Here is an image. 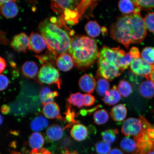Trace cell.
I'll return each instance as SVG.
<instances>
[{
    "label": "cell",
    "instance_id": "1",
    "mask_svg": "<svg viewBox=\"0 0 154 154\" xmlns=\"http://www.w3.org/2000/svg\"><path fill=\"white\" fill-rule=\"evenodd\" d=\"M147 33V28L140 13L119 17L110 29L111 37L127 49L131 44L143 42Z\"/></svg>",
    "mask_w": 154,
    "mask_h": 154
},
{
    "label": "cell",
    "instance_id": "2",
    "mask_svg": "<svg viewBox=\"0 0 154 154\" xmlns=\"http://www.w3.org/2000/svg\"><path fill=\"white\" fill-rule=\"evenodd\" d=\"M69 52L75 66L82 70L91 67L99 55L95 40L85 36H76L72 38Z\"/></svg>",
    "mask_w": 154,
    "mask_h": 154
},
{
    "label": "cell",
    "instance_id": "3",
    "mask_svg": "<svg viewBox=\"0 0 154 154\" xmlns=\"http://www.w3.org/2000/svg\"><path fill=\"white\" fill-rule=\"evenodd\" d=\"M38 30L45 40L48 51L57 57L69 51L71 38L65 30L47 19L40 23Z\"/></svg>",
    "mask_w": 154,
    "mask_h": 154
},
{
    "label": "cell",
    "instance_id": "4",
    "mask_svg": "<svg viewBox=\"0 0 154 154\" xmlns=\"http://www.w3.org/2000/svg\"><path fill=\"white\" fill-rule=\"evenodd\" d=\"M143 127L140 134L134 137L137 149L132 154H147L154 150V126L144 117Z\"/></svg>",
    "mask_w": 154,
    "mask_h": 154
},
{
    "label": "cell",
    "instance_id": "5",
    "mask_svg": "<svg viewBox=\"0 0 154 154\" xmlns=\"http://www.w3.org/2000/svg\"><path fill=\"white\" fill-rule=\"evenodd\" d=\"M35 81L41 85H56L59 89L62 84V80L58 70L51 63L42 65Z\"/></svg>",
    "mask_w": 154,
    "mask_h": 154
},
{
    "label": "cell",
    "instance_id": "6",
    "mask_svg": "<svg viewBox=\"0 0 154 154\" xmlns=\"http://www.w3.org/2000/svg\"><path fill=\"white\" fill-rule=\"evenodd\" d=\"M97 59L98 78H103L108 81H111L120 76L123 72L113 63L99 55Z\"/></svg>",
    "mask_w": 154,
    "mask_h": 154
},
{
    "label": "cell",
    "instance_id": "7",
    "mask_svg": "<svg viewBox=\"0 0 154 154\" xmlns=\"http://www.w3.org/2000/svg\"><path fill=\"white\" fill-rule=\"evenodd\" d=\"M144 116L141 115L138 119L130 118L123 123L121 132L127 137H136L141 132L143 127Z\"/></svg>",
    "mask_w": 154,
    "mask_h": 154
},
{
    "label": "cell",
    "instance_id": "8",
    "mask_svg": "<svg viewBox=\"0 0 154 154\" xmlns=\"http://www.w3.org/2000/svg\"><path fill=\"white\" fill-rule=\"evenodd\" d=\"M130 70L135 75L145 77L149 80V76L153 69V65L146 62L141 58L134 59L130 65Z\"/></svg>",
    "mask_w": 154,
    "mask_h": 154
},
{
    "label": "cell",
    "instance_id": "9",
    "mask_svg": "<svg viewBox=\"0 0 154 154\" xmlns=\"http://www.w3.org/2000/svg\"><path fill=\"white\" fill-rule=\"evenodd\" d=\"M126 53L124 50L120 49V47L111 48L106 46H104L99 55L113 63L121 70L120 60Z\"/></svg>",
    "mask_w": 154,
    "mask_h": 154
},
{
    "label": "cell",
    "instance_id": "10",
    "mask_svg": "<svg viewBox=\"0 0 154 154\" xmlns=\"http://www.w3.org/2000/svg\"><path fill=\"white\" fill-rule=\"evenodd\" d=\"M29 50L36 54H40L47 48L45 39L41 34L32 32L29 36Z\"/></svg>",
    "mask_w": 154,
    "mask_h": 154
},
{
    "label": "cell",
    "instance_id": "11",
    "mask_svg": "<svg viewBox=\"0 0 154 154\" xmlns=\"http://www.w3.org/2000/svg\"><path fill=\"white\" fill-rule=\"evenodd\" d=\"M11 46L18 53H26L29 49V38L26 33L22 32L14 36Z\"/></svg>",
    "mask_w": 154,
    "mask_h": 154
},
{
    "label": "cell",
    "instance_id": "12",
    "mask_svg": "<svg viewBox=\"0 0 154 154\" xmlns=\"http://www.w3.org/2000/svg\"><path fill=\"white\" fill-rule=\"evenodd\" d=\"M35 2L38 0H30ZM81 0H52V8L58 13H61L64 10H74L80 3Z\"/></svg>",
    "mask_w": 154,
    "mask_h": 154
},
{
    "label": "cell",
    "instance_id": "13",
    "mask_svg": "<svg viewBox=\"0 0 154 154\" xmlns=\"http://www.w3.org/2000/svg\"><path fill=\"white\" fill-rule=\"evenodd\" d=\"M79 85L82 91L88 94L93 93L96 86V81L93 75L86 74L80 78Z\"/></svg>",
    "mask_w": 154,
    "mask_h": 154
},
{
    "label": "cell",
    "instance_id": "14",
    "mask_svg": "<svg viewBox=\"0 0 154 154\" xmlns=\"http://www.w3.org/2000/svg\"><path fill=\"white\" fill-rule=\"evenodd\" d=\"M43 105V113L46 118L50 119H55L57 120L62 119L60 107L56 103L51 102Z\"/></svg>",
    "mask_w": 154,
    "mask_h": 154
},
{
    "label": "cell",
    "instance_id": "15",
    "mask_svg": "<svg viewBox=\"0 0 154 154\" xmlns=\"http://www.w3.org/2000/svg\"><path fill=\"white\" fill-rule=\"evenodd\" d=\"M58 68L64 72L70 71L74 66V63L70 55L67 53L61 54L58 57L56 61Z\"/></svg>",
    "mask_w": 154,
    "mask_h": 154
},
{
    "label": "cell",
    "instance_id": "16",
    "mask_svg": "<svg viewBox=\"0 0 154 154\" xmlns=\"http://www.w3.org/2000/svg\"><path fill=\"white\" fill-rule=\"evenodd\" d=\"M118 5L121 12L125 15L139 14L141 9L135 5L131 0H120Z\"/></svg>",
    "mask_w": 154,
    "mask_h": 154
},
{
    "label": "cell",
    "instance_id": "17",
    "mask_svg": "<svg viewBox=\"0 0 154 154\" xmlns=\"http://www.w3.org/2000/svg\"><path fill=\"white\" fill-rule=\"evenodd\" d=\"M19 12V8L16 2L10 1L5 3L1 8L0 13L7 18H12L16 17Z\"/></svg>",
    "mask_w": 154,
    "mask_h": 154
},
{
    "label": "cell",
    "instance_id": "18",
    "mask_svg": "<svg viewBox=\"0 0 154 154\" xmlns=\"http://www.w3.org/2000/svg\"><path fill=\"white\" fill-rule=\"evenodd\" d=\"M121 95L117 89L116 86L114 85L111 89L106 92L103 98V103L109 106L114 105L120 101Z\"/></svg>",
    "mask_w": 154,
    "mask_h": 154
},
{
    "label": "cell",
    "instance_id": "19",
    "mask_svg": "<svg viewBox=\"0 0 154 154\" xmlns=\"http://www.w3.org/2000/svg\"><path fill=\"white\" fill-rule=\"evenodd\" d=\"M22 72L23 75L29 79L36 78L38 74V67L36 63L26 61L22 65Z\"/></svg>",
    "mask_w": 154,
    "mask_h": 154
},
{
    "label": "cell",
    "instance_id": "20",
    "mask_svg": "<svg viewBox=\"0 0 154 154\" xmlns=\"http://www.w3.org/2000/svg\"><path fill=\"white\" fill-rule=\"evenodd\" d=\"M70 134L75 140L81 141L87 137L88 131L87 128L84 125L76 124L73 125L71 130Z\"/></svg>",
    "mask_w": 154,
    "mask_h": 154
},
{
    "label": "cell",
    "instance_id": "21",
    "mask_svg": "<svg viewBox=\"0 0 154 154\" xmlns=\"http://www.w3.org/2000/svg\"><path fill=\"white\" fill-rule=\"evenodd\" d=\"M46 134L49 140L53 141H58L63 137V130L59 125L54 124L48 128Z\"/></svg>",
    "mask_w": 154,
    "mask_h": 154
},
{
    "label": "cell",
    "instance_id": "22",
    "mask_svg": "<svg viewBox=\"0 0 154 154\" xmlns=\"http://www.w3.org/2000/svg\"><path fill=\"white\" fill-rule=\"evenodd\" d=\"M127 115L126 107L123 104H120L114 106L110 112L111 118L117 122L124 121L126 118Z\"/></svg>",
    "mask_w": 154,
    "mask_h": 154
},
{
    "label": "cell",
    "instance_id": "23",
    "mask_svg": "<svg viewBox=\"0 0 154 154\" xmlns=\"http://www.w3.org/2000/svg\"><path fill=\"white\" fill-rule=\"evenodd\" d=\"M140 95L146 98H152L154 96V84L150 80H147L140 84L139 88Z\"/></svg>",
    "mask_w": 154,
    "mask_h": 154
},
{
    "label": "cell",
    "instance_id": "24",
    "mask_svg": "<svg viewBox=\"0 0 154 154\" xmlns=\"http://www.w3.org/2000/svg\"><path fill=\"white\" fill-rule=\"evenodd\" d=\"M85 30L88 35L92 38L98 37L101 32H106V30H103V28L95 20H91L88 22L85 26Z\"/></svg>",
    "mask_w": 154,
    "mask_h": 154
},
{
    "label": "cell",
    "instance_id": "25",
    "mask_svg": "<svg viewBox=\"0 0 154 154\" xmlns=\"http://www.w3.org/2000/svg\"><path fill=\"white\" fill-rule=\"evenodd\" d=\"M58 95L59 93L57 91H52L48 87L42 88L39 94L40 100L43 105L53 102L55 98Z\"/></svg>",
    "mask_w": 154,
    "mask_h": 154
},
{
    "label": "cell",
    "instance_id": "26",
    "mask_svg": "<svg viewBox=\"0 0 154 154\" xmlns=\"http://www.w3.org/2000/svg\"><path fill=\"white\" fill-rule=\"evenodd\" d=\"M49 125L47 119L43 116L40 115L36 116L30 123V126L34 131H40L46 128Z\"/></svg>",
    "mask_w": 154,
    "mask_h": 154
},
{
    "label": "cell",
    "instance_id": "27",
    "mask_svg": "<svg viewBox=\"0 0 154 154\" xmlns=\"http://www.w3.org/2000/svg\"><path fill=\"white\" fill-rule=\"evenodd\" d=\"M120 146L122 151L127 153H134L137 149L135 140L129 137H125L121 140Z\"/></svg>",
    "mask_w": 154,
    "mask_h": 154
},
{
    "label": "cell",
    "instance_id": "28",
    "mask_svg": "<svg viewBox=\"0 0 154 154\" xmlns=\"http://www.w3.org/2000/svg\"><path fill=\"white\" fill-rule=\"evenodd\" d=\"M66 107V111L64 113L65 117L63 120V122H67L68 124L65 127L64 129L70 128L72 125L79 122V121L76 120V114L71 106L69 104H67Z\"/></svg>",
    "mask_w": 154,
    "mask_h": 154
},
{
    "label": "cell",
    "instance_id": "29",
    "mask_svg": "<svg viewBox=\"0 0 154 154\" xmlns=\"http://www.w3.org/2000/svg\"><path fill=\"white\" fill-rule=\"evenodd\" d=\"M29 144L33 149H42L44 143V139L43 135L40 133H33L30 136L29 140Z\"/></svg>",
    "mask_w": 154,
    "mask_h": 154
},
{
    "label": "cell",
    "instance_id": "30",
    "mask_svg": "<svg viewBox=\"0 0 154 154\" xmlns=\"http://www.w3.org/2000/svg\"><path fill=\"white\" fill-rule=\"evenodd\" d=\"M109 115L105 109H99L95 112L94 114V120L96 124L102 125L106 124L108 121Z\"/></svg>",
    "mask_w": 154,
    "mask_h": 154
},
{
    "label": "cell",
    "instance_id": "31",
    "mask_svg": "<svg viewBox=\"0 0 154 154\" xmlns=\"http://www.w3.org/2000/svg\"><path fill=\"white\" fill-rule=\"evenodd\" d=\"M99 78L96 84V92L99 96L104 97L106 92L109 90L110 85L108 80L104 78Z\"/></svg>",
    "mask_w": 154,
    "mask_h": 154
},
{
    "label": "cell",
    "instance_id": "32",
    "mask_svg": "<svg viewBox=\"0 0 154 154\" xmlns=\"http://www.w3.org/2000/svg\"><path fill=\"white\" fill-rule=\"evenodd\" d=\"M69 104L79 108H82L84 105V95L80 92L71 94L67 99Z\"/></svg>",
    "mask_w": 154,
    "mask_h": 154
},
{
    "label": "cell",
    "instance_id": "33",
    "mask_svg": "<svg viewBox=\"0 0 154 154\" xmlns=\"http://www.w3.org/2000/svg\"><path fill=\"white\" fill-rule=\"evenodd\" d=\"M42 63L47 64L51 63L54 65L55 62L56 61L57 57L54 54L49 51L43 55L35 56Z\"/></svg>",
    "mask_w": 154,
    "mask_h": 154
},
{
    "label": "cell",
    "instance_id": "34",
    "mask_svg": "<svg viewBox=\"0 0 154 154\" xmlns=\"http://www.w3.org/2000/svg\"><path fill=\"white\" fill-rule=\"evenodd\" d=\"M117 89L121 95L124 97H128L132 92L131 86L129 83L124 80L119 82Z\"/></svg>",
    "mask_w": 154,
    "mask_h": 154
},
{
    "label": "cell",
    "instance_id": "35",
    "mask_svg": "<svg viewBox=\"0 0 154 154\" xmlns=\"http://www.w3.org/2000/svg\"><path fill=\"white\" fill-rule=\"evenodd\" d=\"M119 131L117 129H109L101 133L102 138L104 141L109 143H113L116 140Z\"/></svg>",
    "mask_w": 154,
    "mask_h": 154
},
{
    "label": "cell",
    "instance_id": "36",
    "mask_svg": "<svg viewBox=\"0 0 154 154\" xmlns=\"http://www.w3.org/2000/svg\"><path fill=\"white\" fill-rule=\"evenodd\" d=\"M141 57L144 61L150 64H154V47H146L142 50Z\"/></svg>",
    "mask_w": 154,
    "mask_h": 154
},
{
    "label": "cell",
    "instance_id": "37",
    "mask_svg": "<svg viewBox=\"0 0 154 154\" xmlns=\"http://www.w3.org/2000/svg\"><path fill=\"white\" fill-rule=\"evenodd\" d=\"M95 151L98 154H107L110 151V143L105 141H100L96 143L95 146Z\"/></svg>",
    "mask_w": 154,
    "mask_h": 154
},
{
    "label": "cell",
    "instance_id": "38",
    "mask_svg": "<svg viewBox=\"0 0 154 154\" xmlns=\"http://www.w3.org/2000/svg\"><path fill=\"white\" fill-rule=\"evenodd\" d=\"M134 4L141 9L154 8V0H131Z\"/></svg>",
    "mask_w": 154,
    "mask_h": 154
},
{
    "label": "cell",
    "instance_id": "39",
    "mask_svg": "<svg viewBox=\"0 0 154 154\" xmlns=\"http://www.w3.org/2000/svg\"><path fill=\"white\" fill-rule=\"evenodd\" d=\"M143 19L147 29L154 33V12L148 13Z\"/></svg>",
    "mask_w": 154,
    "mask_h": 154
},
{
    "label": "cell",
    "instance_id": "40",
    "mask_svg": "<svg viewBox=\"0 0 154 154\" xmlns=\"http://www.w3.org/2000/svg\"><path fill=\"white\" fill-rule=\"evenodd\" d=\"M134 59L129 53H126L124 56L121 58L120 60V65L121 70L123 72L128 68Z\"/></svg>",
    "mask_w": 154,
    "mask_h": 154
},
{
    "label": "cell",
    "instance_id": "41",
    "mask_svg": "<svg viewBox=\"0 0 154 154\" xmlns=\"http://www.w3.org/2000/svg\"><path fill=\"white\" fill-rule=\"evenodd\" d=\"M96 99L91 94H86L84 95V105L85 107H90L95 103Z\"/></svg>",
    "mask_w": 154,
    "mask_h": 154
},
{
    "label": "cell",
    "instance_id": "42",
    "mask_svg": "<svg viewBox=\"0 0 154 154\" xmlns=\"http://www.w3.org/2000/svg\"><path fill=\"white\" fill-rule=\"evenodd\" d=\"M9 80L5 75L0 74V91H3L8 86Z\"/></svg>",
    "mask_w": 154,
    "mask_h": 154
},
{
    "label": "cell",
    "instance_id": "43",
    "mask_svg": "<svg viewBox=\"0 0 154 154\" xmlns=\"http://www.w3.org/2000/svg\"><path fill=\"white\" fill-rule=\"evenodd\" d=\"M72 140L68 137L63 138L61 142V147L63 150V152L68 151L69 147L72 144Z\"/></svg>",
    "mask_w": 154,
    "mask_h": 154
},
{
    "label": "cell",
    "instance_id": "44",
    "mask_svg": "<svg viewBox=\"0 0 154 154\" xmlns=\"http://www.w3.org/2000/svg\"><path fill=\"white\" fill-rule=\"evenodd\" d=\"M129 53L134 59L138 58L140 57V53L138 48L135 47H132L129 51Z\"/></svg>",
    "mask_w": 154,
    "mask_h": 154
},
{
    "label": "cell",
    "instance_id": "45",
    "mask_svg": "<svg viewBox=\"0 0 154 154\" xmlns=\"http://www.w3.org/2000/svg\"><path fill=\"white\" fill-rule=\"evenodd\" d=\"M29 154H52V153L47 149L44 148H42L39 149H33Z\"/></svg>",
    "mask_w": 154,
    "mask_h": 154
},
{
    "label": "cell",
    "instance_id": "46",
    "mask_svg": "<svg viewBox=\"0 0 154 154\" xmlns=\"http://www.w3.org/2000/svg\"><path fill=\"white\" fill-rule=\"evenodd\" d=\"M101 106V105H99L96 106L94 107V108L91 109H88V110H86V109H82L80 111V113L81 115L82 116H85L87 114H90L92 112H93L94 111H95L98 108H99Z\"/></svg>",
    "mask_w": 154,
    "mask_h": 154
},
{
    "label": "cell",
    "instance_id": "47",
    "mask_svg": "<svg viewBox=\"0 0 154 154\" xmlns=\"http://www.w3.org/2000/svg\"><path fill=\"white\" fill-rule=\"evenodd\" d=\"M7 67V63L3 58L0 57V73L2 72Z\"/></svg>",
    "mask_w": 154,
    "mask_h": 154
},
{
    "label": "cell",
    "instance_id": "48",
    "mask_svg": "<svg viewBox=\"0 0 154 154\" xmlns=\"http://www.w3.org/2000/svg\"><path fill=\"white\" fill-rule=\"evenodd\" d=\"M10 109V107L8 105H4L1 107V111L3 114L7 115L9 113Z\"/></svg>",
    "mask_w": 154,
    "mask_h": 154
},
{
    "label": "cell",
    "instance_id": "49",
    "mask_svg": "<svg viewBox=\"0 0 154 154\" xmlns=\"http://www.w3.org/2000/svg\"><path fill=\"white\" fill-rule=\"evenodd\" d=\"M108 154H124L121 150L118 149H111Z\"/></svg>",
    "mask_w": 154,
    "mask_h": 154
},
{
    "label": "cell",
    "instance_id": "50",
    "mask_svg": "<svg viewBox=\"0 0 154 154\" xmlns=\"http://www.w3.org/2000/svg\"><path fill=\"white\" fill-rule=\"evenodd\" d=\"M18 0H0V10H1V8L4 4L7 2L10 1H14L16 2Z\"/></svg>",
    "mask_w": 154,
    "mask_h": 154
},
{
    "label": "cell",
    "instance_id": "51",
    "mask_svg": "<svg viewBox=\"0 0 154 154\" xmlns=\"http://www.w3.org/2000/svg\"><path fill=\"white\" fill-rule=\"evenodd\" d=\"M149 80H151L154 84V64H153V69L149 76Z\"/></svg>",
    "mask_w": 154,
    "mask_h": 154
},
{
    "label": "cell",
    "instance_id": "52",
    "mask_svg": "<svg viewBox=\"0 0 154 154\" xmlns=\"http://www.w3.org/2000/svg\"><path fill=\"white\" fill-rule=\"evenodd\" d=\"M60 154H79L78 152L76 151H66V152H63L62 153Z\"/></svg>",
    "mask_w": 154,
    "mask_h": 154
},
{
    "label": "cell",
    "instance_id": "53",
    "mask_svg": "<svg viewBox=\"0 0 154 154\" xmlns=\"http://www.w3.org/2000/svg\"><path fill=\"white\" fill-rule=\"evenodd\" d=\"M4 120L3 117L0 114V126L2 124Z\"/></svg>",
    "mask_w": 154,
    "mask_h": 154
},
{
    "label": "cell",
    "instance_id": "54",
    "mask_svg": "<svg viewBox=\"0 0 154 154\" xmlns=\"http://www.w3.org/2000/svg\"><path fill=\"white\" fill-rule=\"evenodd\" d=\"M11 154H22L18 152H12Z\"/></svg>",
    "mask_w": 154,
    "mask_h": 154
},
{
    "label": "cell",
    "instance_id": "55",
    "mask_svg": "<svg viewBox=\"0 0 154 154\" xmlns=\"http://www.w3.org/2000/svg\"><path fill=\"white\" fill-rule=\"evenodd\" d=\"M147 154H154V150H153V151L150 152H149Z\"/></svg>",
    "mask_w": 154,
    "mask_h": 154
},
{
    "label": "cell",
    "instance_id": "56",
    "mask_svg": "<svg viewBox=\"0 0 154 154\" xmlns=\"http://www.w3.org/2000/svg\"><path fill=\"white\" fill-rule=\"evenodd\" d=\"M0 154H2L1 153V152H0Z\"/></svg>",
    "mask_w": 154,
    "mask_h": 154
}]
</instances>
